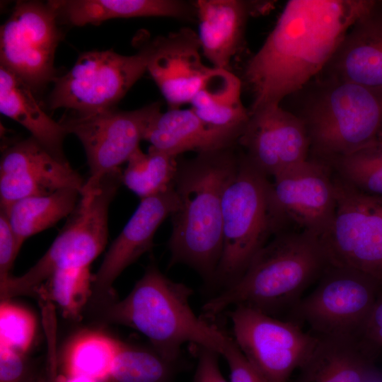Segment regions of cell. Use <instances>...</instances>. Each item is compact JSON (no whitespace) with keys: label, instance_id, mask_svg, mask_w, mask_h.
<instances>
[{"label":"cell","instance_id":"6da1fadb","mask_svg":"<svg viewBox=\"0 0 382 382\" xmlns=\"http://www.w3.org/2000/svg\"><path fill=\"white\" fill-rule=\"evenodd\" d=\"M373 0H291L244 79L253 93L250 114L279 105L323 70L350 28L377 4Z\"/></svg>","mask_w":382,"mask_h":382},{"label":"cell","instance_id":"7a4b0ae2","mask_svg":"<svg viewBox=\"0 0 382 382\" xmlns=\"http://www.w3.org/2000/svg\"><path fill=\"white\" fill-rule=\"evenodd\" d=\"M237 145L178 162L169 267L183 264L212 284L222 252V198L238 168Z\"/></svg>","mask_w":382,"mask_h":382},{"label":"cell","instance_id":"3957f363","mask_svg":"<svg viewBox=\"0 0 382 382\" xmlns=\"http://www.w3.org/2000/svg\"><path fill=\"white\" fill-rule=\"evenodd\" d=\"M192 293L187 285L168 278L152 262L125 299L95 306L103 323L139 331L171 364L187 342L221 355L231 337L195 315L190 303Z\"/></svg>","mask_w":382,"mask_h":382},{"label":"cell","instance_id":"277c9868","mask_svg":"<svg viewBox=\"0 0 382 382\" xmlns=\"http://www.w3.org/2000/svg\"><path fill=\"white\" fill-rule=\"evenodd\" d=\"M328 265L318 236L305 231L277 233L235 283L204 304L203 313L213 318L231 306H245L275 317L291 311Z\"/></svg>","mask_w":382,"mask_h":382},{"label":"cell","instance_id":"5b68a950","mask_svg":"<svg viewBox=\"0 0 382 382\" xmlns=\"http://www.w3.org/2000/svg\"><path fill=\"white\" fill-rule=\"evenodd\" d=\"M117 169L108 173L94 187L84 188L66 224L44 255L26 272L11 276L0 286L1 301L36 294L57 271L89 267L106 245L108 210L122 183Z\"/></svg>","mask_w":382,"mask_h":382},{"label":"cell","instance_id":"8992f818","mask_svg":"<svg viewBox=\"0 0 382 382\" xmlns=\"http://www.w3.org/2000/svg\"><path fill=\"white\" fill-rule=\"evenodd\" d=\"M321 82L299 116L315 151L332 161L378 139L382 92L328 77Z\"/></svg>","mask_w":382,"mask_h":382},{"label":"cell","instance_id":"52a82bcc","mask_svg":"<svg viewBox=\"0 0 382 382\" xmlns=\"http://www.w3.org/2000/svg\"><path fill=\"white\" fill-rule=\"evenodd\" d=\"M269 181L240 151L238 168L222 198V252L212 283L221 290L243 275L272 234L267 203Z\"/></svg>","mask_w":382,"mask_h":382},{"label":"cell","instance_id":"ba28073f","mask_svg":"<svg viewBox=\"0 0 382 382\" xmlns=\"http://www.w3.org/2000/svg\"><path fill=\"white\" fill-rule=\"evenodd\" d=\"M150 43L132 55L112 50L81 53L73 67L54 81L48 98L50 110H74L76 114L111 108L147 71Z\"/></svg>","mask_w":382,"mask_h":382},{"label":"cell","instance_id":"9c48e42d","mask_svg":"<svg viewBox=\"0 0 382 382\" xmlns=\"http://www.w3.org/2000/svg\"><path fill=\"white\" fill-rule=\"evenodd\" d=\"M335 209L320 241L329 265L364 272L382 284V197L333 179Z\"/></svg>","mask_w":382,"mask_h":382},{"label":"cell","instance_id":"30bf717a","mask_svg":"<svg viewBox=\"0 0 382 382\" xmlns=\"http://www.w3.org/2000/svg\"><path fill=\"white\" fill-rule=\"evenodd\" d=\"M382 292V284L355 269L328 265L315 289L291 310L317 336L357 334Z\"/></svg>","mask_w":382,"mask_h":382},{"label":"cell","instance_id":"8fae6325","mask_svg":"<svg viewBox=\"0 0 382 382\" xmlns=\"http://www.w3.org/2000/svg\"><path fill=\"white\" fill-rule=\"evenodd\" d=\"M229 317L236 344L267 382H289L318 342V336L303 331L297 321L248 306L233 307Z\"/></svg>","mask_w":382,"mask_h":382},{"label":"cell","instance_id":"7c38bea8","mask_svg":"<svg viewBox=\"0 0 382 382\" xmlns=\"http://www.w3.org/2000/svg\"><path fill=\"white\" fill-rule=\"evenodd\" d=\"M267 203L272 234L294 226L320 238L330 226L336 204L328 166L307 159L274 177Z\"/></svg>","mask_w":382,"mask_h":382},{"label":"cell","instance_id":"4fadbf2b","mask_svg":"<svg viewBox=\"0 0 382 382\" xmlns=\"http://www.w3.org/2000/svg\"><path fill=\"white\" fill-rule=\"evenodd\" d=\"M57 20L48 3L18 1L1 26V66L17 75L32 91L57 79L54 59L62 38Z\"/></svg>","mask_w":382,"mask_h":382},{"label":"cell","instance_id":"5bb4252c","mask_svg":"<svg viewBox=\"0 0 382 382\" xmlns=\"http://www.w3.org/2000/svg\"><path fill=\"white\" fill-rule=\"evenodd\" d=\"M161 112L154 102L134 110L115 108L85 115L76 114L60 123L68 134L81 142L87 157L90 177L83 188L96 186L108 173L120 169L144 139L152 121Z\"/></svg>","mask_w":382,"mask_h":382},{"label":"cell","instance_id":"9a60e30c","mask_svg":"<svg viewBox=\"0 0 382 382\" xmlns=\"http://www.w3.org/2000/svg\"><path fill=\"white\" fill-rule=\"evenodd\" d=\"M238 145L249 161L267 178L304 162L310 140L303 120L279 105L250 114Z\"/></svg>","mask_w":382,"mask_h":382},{"label":"cell","instance_id":"2e32d148","mask_svg":"<svg viewBox=\"0 0 382 382\" xmlns=\"http://www.w3.org/2000/svg\"><path fill=\"white\" fill-rule=\"evenodd\" d=\"M86 181L68 162L55 158L32 137L7 147L0 161V209L23 198L64 188L81 194Z\"/></svg>","mask_w":382,"mask_h":382},{"label":"cell","instance_id":"e0dca14e","mask_svg":"<svg viewBox=\"0 0 382 382\" xmlns=\"http://www.w3.org/2000/svg\"><path fill=\"white\" fill-rule=\"evenodd\" d=\"M174 184L168 189L141 199L137 209L113 241L92 277V305L112 300V284L120 274L153 247L154 234L161 223L177 209Z\"/></svg>","mask_w":382,"mask_h":382},{"label":"cell","instance_id":"ac0fdd59","mask_svg":"<svg viewBox=\"0 0 382 382\" xmlns=\"http://www.w3.org/2000/svg\"><path fill=\"white\" fill-rule=\"evenodd\" d=\"M151 53L147 71L163 95L168 109L190 103L202 88L212 68L199 54L197 34L183 28L149 41Z\"/></svg>","mask_w":382,"mask_h":382},{"label":"cell","instance_id":"d6986e66","mask_svg":"<svg viewBox=\"0 0 382 382\" xmlns=\"http://www.w3.org/2000/svg\"><path fill=\"white\" fill-rule=\"evenodd\" d=\"M324 69L328 78L382 92V11L378 1L350 28Z\"/></svg>","mask_w":382,"mask_h":382},{"label":"cell","instance_id":"ffe728a7","mask_svg":"<svg viewBox=\"0 0 382 382\" xmlns=\"http://www.w3.org/2000/svg\"><path fill=\"white\" fill-rule=\"evenodd\" d=\"M243 131L211 126L189 109H168L149 125L144 139L153 146L177 157L187 151L197 154L238 145Z\"/></svg>","mask_w":382,"mask_h":382},{"label":"cell","instance_id":"44dd1931","mask_svg":"<svg viewBox=\"0 0 382 382\" xmlns=\"http://www.w3.org/2000/svg\"><path fill=\"white\" fill-rule=\"evenodd\" d=\"M289 382H375L382 377L354 337L318 336L311 354Z\"/></svg>","mask_w":382,"mask_h":382},{"label":"cell","instance_id":"7402d4cb","mask_svg":"<svg viewBox=\"0 0 382 382\" xmlns=\"http://www.w3.org/2000/svg\"><path fill=\"white\" fill-rule=\"evenodd\" d=\"M201 50L214 68L229 69L231 59L241 48L250 13L248 1H195Z\"/></svg>","mask_w":382,"mask_h":382},{"label":"cell","instance_id":"603a6c76","mask_svg":"<svg viewBox=\"0 0 382 382\" xmlns=\"http://www.w3.org/2000/svg\"><path fill=\"white\" fill-rule=\"evenodd\" d=\"M57 19L75 26L98 25L117 18L168 17L197 20L195 3L180 0H52Z\"/></svg>","mask_w":382,"mask_h":382},{"label":"cell","instance_id":"cb8c5ba5","mask_svg":"<svg viewBox=\"0 0 382 382\" xmlns=\"http://www.w3.org/2000/svg\"><path fill=\"white\" fill-rule=\"evenodd\" d=\"M0 111L27 129L39 144L55 158L67 162L63 141L68 134L40 108L32 89L17 75L0 66Z\"/></svg>","mask_w":382,"mask_h":382},{"label":"cell","instance_id":"d4e9b609","mask_svg":"<svg viewBox=\"0 0 382 382\" xmlns=\"http://www.w3.org/2000/svg\"><path fill=\"white\" fill-rule=\"evenodd\" d=\"M241 81L229 69L212 67L202 88L191 100V109L205 123L243 131L250 111L242 103Z\"/></svg>","mask_w":382,"mask_h":382},{"label":"cell","instance_id":"484cf974","mask_svg":"<svg viewBox=\"0 0 382 382\" xmlns=\"http://www.w3.org/2000/svg\"><path fill=\"white\" fill-rule=\"evenodd\" d=\"M81 197L76 189L64 188L50 195L21 199L12 204L6 212L20 250L29 237L55 225L69 216Z\"/></svg>","mask_w":382,"mask_h":382},{"label":"cell","instance_id":"4316f807","mask_svg":"<svg viewBox=\"0 0 382 382\" xmlns=\"http://www.w3.org/2000/svg\"><path fill=\"white\" fill-rule=\"evenodd\" d=\"M120 342L100 332L87 331L79 335L66 351L64 374L105 382L110 373Z\"/></svg>","mask_w":382,"mask_h":382},{"label":"cell","instance_id":"83f0119b","mask_svg":"<svg viewBox=\"0 0 382 382\" xmlns=\"http://www.w3.org/2000/svg\"><path fill=\"white\" fill-rule=\"evenodd\" d=\"M153 146L147 154L137 149L122 173V183L141 199L163 192L174 184L178 161Z\"/></svg>","mask_w":382,"mask_h":382},{"label":"cell","instance_id":"f1b7e54d","mask_svg":"<svg viewBox=\"0 0 382 382\" xmlns=\"http://www.w3.org/2000/svg\"><path fill=\"white\" fill-rule=\"evenodd\" d=\"M173 364L153 347L148 349L120 341L105 382H168Z\"/></svg>","mask_w":382,"mask_h":382},{"label":"cell","instance_id":"f546056e","mask_svg":"<svg viewBox=\"0 0 382 382\" xmlns=\"http://www.w3.org/2000/svg\"><path fill=\"white\" fill-rule=\"evenodd\" d=\"M91 285L89 267L72 268L54 272L36 294L56 302L65 316L76 319L91 299Z\"/></svg>","mask_w":382,"mask_h":382},{"label":"cell","instance_id":"4dcf8cb0","mask_svg":"<svg viewBox=\"0 0 382 382\" xmlns=\"http://www.w3.org/2000/svg\"><path fill=\"white\" fill-rule=\"evenodd\" d=\"M332 162L341 180L359 190L382 197V141L379 139Z\"/></svg>","mask_w":382,"mask_h":382},{"label":"cell","instance_id":"1f68e13d","mask_svg":"<svg viewBox=\"0 0 382 382\" xmlns=\"http://www.w3.org/2000/svg\"><path fill=\"white\" fill-rule=\"evenodd\" d=\"M35 331L36 320L30 311L9 301H1L0 347L25 354Z\"/></svg>","mask_w":382,"mask_h":382},{"label":"cell","instance_id":"d6a6232c","mask_svg":"<svg viewBox=\"0 0 382 382\" xmlns=\"http://www.w3.org/2000/svg\"><path fill=\"white\" fill-rule=\"evenodd\" d=\"M221 355L228 363L231 382H267L246 359L233 338Z\"/></svg>","mask_w":382,"mask_h":382},{"label":"cell","instance_id":"836d02e7","mask_svg":"<svg viewBox=\"0 0 382 382\" xmlns=\"http://www.w3.org/2000/svg\"><path fill=\"white\" fill-rule=\"evenodd\" d=\"M356 340L374 357V352L382 347V292L376 299Z\"/></svg>","mask_w":382,"mask_h":382},{"label":"cell","instance_id":"e575fe53","mask_svg":"<svg viewBox=\"0 0 382 382\" xmlns=\"http://www.w3.org/2000/svg\"><path fill=\"white\" fill-rule=\"evenodd\" d=\"M32 379L25 354L0 347V382H30Z\"/></svg>","mask_w":382,"mask_h":382},{"label":"cell","instance_id":"d590c367","mask_svg":"<svg viewBox=\"0 0 382 382\" xmlns=\"http://www.w3.org/2000/svg\"><path fill=\"white\" fill-rule=\"evenodd\" d=\"M18 252L8 216L0 209V286L11 277L9 272Z\"/></svg>","mask_w":382,"mask_h":382},{"label":"cell","instance_id":"8d00e7d4","mask_svg":"<svg viewBox=\"0 0 382 382\" xmlns=\"http://www.w3.org/2000/svg\"><path fill=\"white\" fill-rule=\"evenodd\" d=\"M195 382H228L220 371L216 352L199 347Z\"/></svg>","mask_w":382,"mask_h":382},{"label":"cell","instance_id":"74e56055","mask_svg":"<svg viewBox=\"0 0 382 382\" xmlns=\"http://www.w3.org/2000/svg\"><path fill=\"white\" fill-rule=\"evenodd\" d=\"M53 380L54 382H97L83 376H66L65 374L59 375L57 376H54Z\"/></svg>","mask_w":382,"mask_h":382},{"label":"cell","instance_id":"f35d334b","mask_svg":"<svg viewBox=\"0 0 382 382\" xmlns=\"http://www.w3.org/2000/svg\"><path fill=\"white\" fill-rule=\"evenodd\" d=\"M30 382H54V380L51 381L44 377H40L36 378H33Z\"/></svg>","mask_w":382,"mask_h":382},{"label":"cell","instance_id":"ab89813d","mask_svg":"<svg viewBox=\"0 0 382 382\" xmlns=\"http://www.w3.org/2000/svg\"><path fill=\"white\" fill-rule=\"evenodd\" d=\"M378 139L382 141V132L379 134Z\"/></svg>","mask_w":382,"mask_h":382},{"label":"cell","instance_id":"60d3db41","mask_svg":"<svg viewBox=\"0 0 382 382\" xmlns=\"http://www.w3.org/2000/svg\"><path fill=\"white\" fill-rule=\"evenodd\" d=\"M375 382H382V377L376 381Z\"/></svg>","mask_w":382,"mask_h":382}]
</instances>
